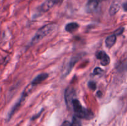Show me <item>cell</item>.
Returning a JSON list of instances; mask_svg holds the SVG:
<instances>
[{"label":"cell","mask_w":127,"mask_h":126,"mask_svg":"<svg viewBox=\"0 0 127 126\" xmlns=\"http://www.w3.org/2000/svg\"><path fill=\"white\" fill-rule=\"evenodd\" d=\"M57 28V25L55 23H49V24L45 25V26L40 28L34 37L32 38L30 42L31 45H34V44L38 43L40 41L42 40L43 38L47 37V35L50 33H53Z\"/></svg>","instance_id":"cell-2"},{"label":"cell","mask_w":127,"mask_h":126,"mask_svg":"<svg viewBox=\"0 0 127 126\" xmlns=\"http://www.w3.org/2000/svg\"><path fill=\"white\" fill-rule=\"evenodd\" d=\"M70 126H81V123L79 120L76 116H74L73 119L72 123L70 124Z\"/></svg>","instance_id":"cell-13"},{"label":"cell","mask_w":127,"mask_h":126,"mask_svg":"<svg viewBox=\"0 0 127 126\" xmlns=\"http://www.w3.org/2000/svg\"><path fill=\"white\" fill-rule=\"evenodd\" d=\"M117 40V36L115 34L108 36L105 39V45L107 48H110L115 44Z\"/></svg>","instance_id":"cell-9"},{"label":"cell","mask_w":127,"mask_h":126,"mask_svg":"<svg viewBox=\"0 0 127 126\" xmlns=\"http://www.w3.org/2000/svg\"><path fill=\"white\" fill-rule=\"evenodd\" d=\"M79 27V24L76 22H71L66 25L65 30L66 32H69V33H73L78 29Z\"/></svg>","instance_id":"cell-10"},{"label":"cell","mask_w":127,"mask_h":126,"mask_svg":"<svg viewBox=\"0 0 127 126\" xmlns=\"http://www.w3.org/2000/svg\"><path fill=\"white\" fill-rule=\"evenodd\" d=\"M88 87H89L91 90H95L97 88L96 84H95L94 82L93 81L89 82V83H88Z\"/></svg>","instance_id":"cell-14"},{"label":"cell","mask_w":127,"mask_h":126,"mask_svg":"<svg viewBox=\"0 0 127 126\" xmlns=\"http://www.w3.org/2000/svg\"><path fill=\"white\" fill-rule=\"evenodd\" d=\"M71 105L75 116L78 118L89 120L94 117L93 112L91 110L83 107L78 99L74 98L72 101Z\"/></svg>","instance_id":"cell-1"},{"label":"cell","mask_w":127,"mask_h":126,"mask_svg":"<svg viewBox=\"0 0 127 126\" xmlns=\"http://www.w3.org/2000/svg\"><path fill=\"white\" fill-rule=\"evenodd\" d=\"M96 58L100 61L101 65L103 66H107L110 64V57L104 51H99L97 52Z\"/></svg>","instance_id":"cell-4"},{"label":"cell","mask_w":127,"mask_h":126,"mask_svg":"<svg viewBox=\"0 0 127 126\" xmlns=\"http://www.w3.org/2000/svg\"><path fill=\"white\" fill-rule=\"evenodd\" d=\"M124 10L126 11H127V4L126 3H125L124 4Z\"/></svg>","instance_id":"cell-18"},{"label":"cell","mask_w":127,"mask_h":126,"mask_svg":"<svg viewBox=\"0 0 127 126\" xmlns=\"http://www.w3.org/2000/svg\"><path fill=\"white\" fill-rule=\"evenodd\" d=\"M124 27H121V28H119L117 30L115 31V33H114V34H115L116 36L117 35H120L122 34V33L124 32Z\"/></svg>","instance_id":"cell-16"},{"label":"cell","mask_w":127,"mask_h":126,"mask_svg":"<svg viewBox=\"0 0 127 126\" xmlns=\"http://www.w3.org/2000/svg\"><path fill=\"white\" fill-rule=\"evenodd\" d=\"M62 126H70V123L68 121H64L63 124H62Z\"/></svg>","instance_id":"cell-17"},{"label":"cell","mask_w":127,"mask_h":126,"mask_svg":"<svg viewBox=\"0 0 127 126\" xmlns=\"http://www.w3.org/2000/svg\"><path fill=\"white\" fill-rule=\"evenodd\" d=\"M33 87H34V86H33L32 85H31V84H30L29 86H27V87L25 88V90H24V91L22 92V95H21V96L20 97V98L19 99L18 101H17V102L15 104V105L14 106V107H12V109L11 110V111H10L9 113V115H8L9 119L11 118V117L12 116V115H13L16 112V111H17V109L19 108L20 106H21V105H22V103L24 101L25 99H26V98L27 97V95H28L29 93L31 91V90H32Z\"/></svg>","instance_id":"cell-3"},{"label":"cell","mask_w":127,"mask_h":126,"mask_svg":"<svg viewBox=\"0 0 127 126\" xmlns=\"http://www.w3.org/2000/svg\"><path fill=\"white\" fill-rule=\"evenodd\" d=\"M48 74L47 73H42V74H39V75H37L32 82H31V85L33 86H36L38 84H40L41 82H42L43 81L45 80L46 79L48 78Z\"/></svg>","instance_id":"cell-8"},{"label":"cell","mask_w":127,"mask_h":126,"mask_svg":"<svg viewBox=\"0 0 127 126\" xmlns=\"http://www.w3.org/2000/svg\"><path fill=\"white\" fill-rule=\"evenodd\" d=\"M58 2V0H46L41 6V10L43 12H47Z\"/></svg>","instance_id":"cell-7"},{"label":"cell","mask_w":127,"mask_h":126,"mask_svg":"<svg viewBox=\"0 0 127 126\" xmlns=\"http://www.w3.org/2000/svg\"><path fill=\"white\" fill-rule=\"evenodd\" d=\"M103 1L105 0H88L86 6V11L89 13L95 11L97 9L100 2Z\"/></svg>","instance_id":"cell-6"},{"label":"cell","mask_w":127,"mask_h":126,"mask_svg":"<svg viewBox=\"0 0 127 126\" xmlns=\"http://www.w3.org/2000/svg\"><path fill=\"white\" fill-rule=\"evenodd\" d=\"M103 72V70L102 69H100V67H95V69L93 70V75H96L100 74Z\"/></svg>","instance_id":"cell-15"},{"label":"cell","mask_w":127,"mask_h":126,"mask_svg":"<svg viewBox=\"0 0 127 126\" xmlns=\"http://www.w3.org/2000/svg\"><path fill=\"white\" fill-rule=\"evenodd\" d=\"M64 97H65L66 105H68V107H69L70 105H71L72 101H73L76 97L75 91H74V89H73V88L68 87L65 91Z\"/></svg>","instance_id":"cell-5"},{"label":"cell","mask_w":127,"mask_h":126,"mask_svg":"<svg viewBox=\"0 0 127 126\" xmlns=\"http://www.w3.org/2000/svg\"><path fill=\"white\" fill-rule=\"evenodd\" d=\"M78 58H79L77 56V57H75V58H73V59L71 60V61L69 63V66L68 67V68H67L65 73H64V74H65V75H67L69 72H70V71L71 70V69H73V67H74V64H75L76 63V62L78 61Z\"/></svg>","instance_id":"cell-12"},{"label":"cell","mask_w":127,"mask_h":126,"mask_svg":"<svg viewBox=\"0 0 127 126\" xmlns=\"http://www.w3.org/2000/svg\"><path fill=\"white\" fill-rule=\"evenodd\" d=\"M120 5L119 2H113L111 6H110V9H109V14H110V16H114V15H115L120 10Z\"/></svg>","instance_id":"cell-11"}]
</instances>
